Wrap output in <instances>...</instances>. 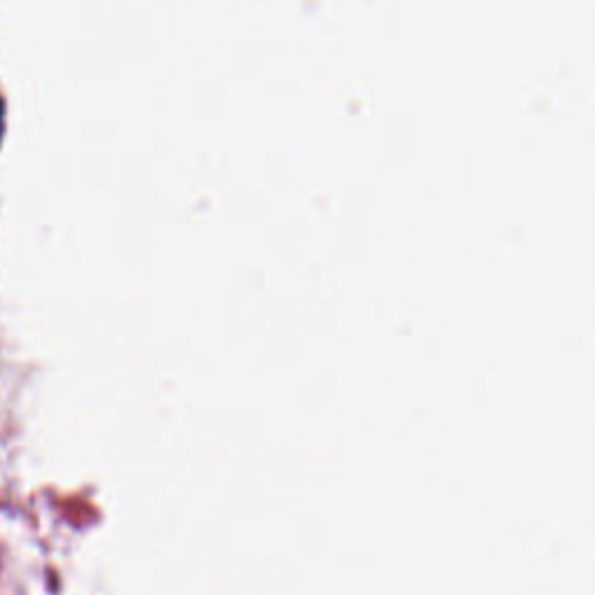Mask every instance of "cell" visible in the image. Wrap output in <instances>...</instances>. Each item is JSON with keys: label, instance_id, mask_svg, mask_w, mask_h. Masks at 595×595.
Wrapping results in <instances>:
<instances>
[{"label": "cell", "instance_id": "cell-1", "mask_svg": "<svg viewBox=\"0 0 595 595\" xmlns=\"http://www.w3.org/2000/svg\"><path fill=\"white\" fill-rule=\"evenodd\" d=\"M0 119H3V105H0Z\"/></svg>", "mask_w": 595, "mask_h": 595}]
</instances>
